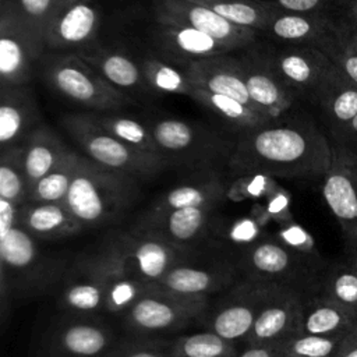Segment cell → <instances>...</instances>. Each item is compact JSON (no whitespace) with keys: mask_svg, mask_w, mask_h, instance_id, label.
<instances>
[{"mask_svg":"<svg viewBox=\"0 0 357 357\" xmlns=\"http://www.w3.org/2000/svg\"><path fill=\"white\" fill-rule=\"evenodd\" d=\"M332 160V141L308 116H286L243 132L227 160L233 176L293 180L324 178Z\"/></svg>","mask_w":357,"mask_h":357,"instance_id":"6da1fadb","label":"cell"},{"mask_svg":"<svg viewBox=\"0 0 357 357\" xmlns=\"http://www.w3.org/2000/svg\"><path fill=\"white\" fill-rule=\"evenodd\" d=\"M148 287L128 278L100 244L96 251L79 255L67 268L61 279L60 305L79 317L95 318L102 312L124 315Z\"/></svg>","mask_w":357,"mask_h":357,"instance_id":"7a4b0ae2","label":"cell"},{"mask_svg":"<svg viewBox=\"0 0 357 357\" xmlns=\"http://www.w3.org/2000/svg\"><path fill=\"white\" fill-rule=\"evenodd\" d=\"M138 180L79 155L64 202L82 227L105 226L117 220L137 199Z\"/></svg>","mask_w":357,"mask_h":357,"instance_id":"3957f363","label":"cell"},{"mask_svg":"<svg viewBox=\"0 0 357 357\" xmlns=\"http://www.w3.org/2000/svg\"><path fill=\"white\" fill-rule=\"evenodd\" d=\"M165 167H187L194 172L227 166L234 141L215 130L181 119H144Z\"/></svg>","mask_w":357,"mask_h":357,"instance_id":"277c9868","label":"cell"},{"mask_svg":"<svg viewBox=\"0 0 357 357\" xmlns=\"http://www.w3.org/2000/svg\"><path fill=\"white\" fill-rule=\"evenodd\" d=\"M36 70L53 92L91 112H119L135 103L75 53L46 50Z\"/></svg>","mask_w":357,"mask_h":357,"instance_id":"5b68a950","label":"cell"},{"mask_svg":"<svg viewBox=\"0 0 357 357\" xmlns=\"http://www.w3.org/2000/svg\"><path fill=\"white\" fill-rule=\"evenodd\" d=\"M250 47L297 99L315 106L326 85L337 74L329 56L317 47L269 43L259 39Z\"/></svg>","mask_w":357,"mask_h":357,"instance_id":"8992f818","label":"cell"},{"mask_svg":"<svg viewBox=\"0 0 357 357\" xmlns=\"http://www.w3.org/2000/svg\"><path fill=\"white\" fill-rule=\"evenodd\" d=\"M247 279L291 287L304 296L318 293L322 266L318 258L276 240L251 244L240 258Z\"/></svg>","mask_w":357,"mask_h":357,"instance_id":"52a82bcc","label":"cell"},{"mask_svg":"<svg viewBox=\"0 0 357 357\" xmlns=\"http://www.w3.org/2000/svg\"><path fill=\"white\" fill-rule=\"evenodd\" d=\"M0 280L17 296H33L61 282L64 262L40 252L35 237L15 225L0 234Z\"/></svg>","mask_w":357,"mask_h":357,"instance_id":"ba28073f","label":"cell"},{"mask_svg":"<svg viewBox=\"0 0 357 357\" xmlns=\"http://www.w3.org/2000/svg\"><path fill=\"white\" fill-rule=\"evenodd\" d=\"M60 126L91 160L105 167L139 180L151 178L166 169L159 160L145 156L117 139L98 124L88 112L64 114L60 119Z\"/></svg>","mask_w":357,"mask_h":357,"instance_id":"9c48e42d","label":"cell"},{"mask_svg":"<svg viewBox=\"0 0 357 357\" xmlns=\"http://www.w3.org/2000/svg\"><path fill=\"white\" fill-rule=\"evenodd\" d=\"M102 245L128 278L142 284L159 282L174 265L194 258L191 248L132 229L110 233Z\"/></svg>","mask_w":357,"mask_h":357,"instance_id":"30bf717a","label":"cell"},{"mask_svg":"<svg viewBox=\"0 0 357 357\" xmlns=\"http://www.w3.org/2000/svg\"><path fill=\"white\" fill-rule=\"evenodd\" d=\"M211 300L183 297L149 286L124 312L126 326L138 336L153 337L205 319Z\"/></svg>","mask_w":357,"mask_h":357,"instance_id":"8fae6325","label":"cell"},{"mask_svg":"<svg viewBox=\"0 0 357 357\" xmlns=\"http://www.w3.org/2000/svg\"><path fill=\"white\" fill-rule=\"evenodd\" d=\"M353 32L346 15L303 14L280 10L269 22L264 36L276 43L317 47L331 56Z\"/></svg>","mask_w":357,"mask_h":357,"instance_id":"7c38bea8","label":"cell"},{"mask_svg":"<svg viewBox=\"0 0 357 357\" xmlns=\"http://www.w3.org/2000/svg\"><path fill=\"white\" fill-rule=\"evenodd\" d=\"M322 197L351 250L357 248V152L332 141V160L322 178Z\"/></svg>","mask_w":357,"mask_h":357,"instance_id":"4fadbf2b","label":"cell"},{"mask_svg":"<svg viewBox=\"0 0 357 357\" xmlns=\"http://www.w3.org/2000/svg\"><path fill=\"white\" fill-rule=\"evenodd\" d=\"M152 18L197 29L234 50L248 47L261 38L258 31L234 25L194 0H152Z\"/></svg>","mask_w":357,"mask_h":357,"instance_id":"5bb4252c","label":"cell"},{"mask_svg":"<svg viewBox=\"0 0 357 357\" xmlns=\"http://www.w3.org/2000/svg\"><path fill=\"white\" fill-rule=\"evenodd\" d=\"M268 283L244 279L236 282L216 305H211L204 319L208 331L226 340L247 339L265 298Z\"/></svg>","mask_w":357,"mask_h":357,"instance_id":"9a60e30c","label":"cell"},{"mask_svg":"<svg viewBox=\"0 0 357 357\" xmlns=\"http://www.w3.org/2000/svg\"><path fill=\"white\" fill-rule=\"evenodd\" d=\"M116 344L114 333L103 322L93 317L73 315L47 329L42 357H105Z\"/></svg>","mask_w":357,"mask_h":357,"instance_id":"2e32d148","label":"cell"},{"mask_svg":"<svg viewBox=\"0 0 357 357\" xmlns=\"http://www.w3.org/2000/svg\"><path fill=\"white\" fill-rule=\"evenodd\" d=\"M303 293L276 283H268L265 298L245 344H282L298 333Z\"/></svg>","mask_w":357,"mask_h":357,"instance_id":"e0dca14e","label":"cell"},{"mask_svg":"<svg viewBox=\"0 0 357 357\" xmlns=\"http://www.w3.org/2000/svg\"><path fill=\"white\" fill-rule=\"evenodd\" d=\"M99 22L93 0H57L46 29V50L77 54L95 43Z\"/></svg>","mask_w":357,"mask_h":357,"instance_id":"ac0fdd59","label":"cell"},{"mask_svg":"<svg viewBox=\"0 0 357 357\" xmlns=\"http://www.w3.org/2000/svg\"><path fill=\"white\" fill-rule=\"evenodd\" d=\"M148 33L155 54L181 68L197 60L237 52L197 29L153 18Z\"/></svg>","mask_w":357,"mask_h":357,"instance_id":"d6986e66","label":"cell"},{"mask_svg":"<svg viewBox=\"0 0 357 357\" xmlns=\"http://www.w3.org/2000/svg\"><path fill=\"white\" fill-rule=\"evenodd\" d=\"M40 56L17 17L0 6V85H29Z\"/></svg>","mask_w":357,"mask_h":357,"instance_id":"ffe728a7","label":"cell"},{"mask_svg":"<svg viewBox=\"0 0 357 357\" xmlns=\"http://www.w3.org/2000/svg\"><path fill=\"white\" fill-rule=\"evenodd\" d=\"M218 205V202H211L206 205L173 209L160 213H151L145 211L131 229L163 241L190 248V245L198 241L205 233L209 216Z\"/></svg>","mask_w":357,"mask_h":357,"instance_id":"44dd1931","label":"cell"},{"mask_svg":"<svg viewBox=\"0 0 357 357\" xmlns=\"http://www.w3.org/2000/svg\"><path fill=\"white\" fill-rule=\"evenodd\" d=\"M236 283V269L227 264H195L194 258L174 265L165 276L149 284L159 290L183 297L211 300Z\"/></svg>","mask_w":357,"mask_h":357,"instance_id":"7402d4cb","label":"cell"},{"mask_svg":"<svg viewBox=\"0 0 357 357\" xmlns=\"http://www.w3.org/2000/svg\"><path fill=\"white\" fill-rule=\"evenodd\" d=\"M234 54L250 98L255 106L272 120L286 114L298 100L296 95L275 77L250 46L234 52Z\"/></svg>","mask_w":357,"mask_h":357,"instance_id":"603a6c76","label":"cell"},{"mask_svg":"<svg viewBox=\"0 0 357 357\" xmlns=\"http://www.w3.org/2000/svg\"><path fill=\"white\" fill-rule=\"evenodd\" d=\"M42 124L29 85H0V149L24 144Z\"/></svg>","mask_w":357,"mask_h":357,"instance_id":"cb8c5ba5","label":"cell"},{"mask_svg":"<svg viewBox=\"0 0 357 357\" xmlns=\"http://www.w3.org/2000/svg\"><path fill=\"white\" fill-rule=\"evenodd\" d=\"M184 71L192 88L226 95L251 109L259 110L250 98L234 52L197 60L185 66Z\"/></svg>","mask_w":357,"mask_h":357,"instance_id":"d4e9b609","label":"cell"},{"mask_svg":"<svg viewBox=\"0 0 357 357\" xmlns=\"http://www.w3.org/2000/svg\"><path fill=\"white\" fill-rule=\"evenodd\" d=\"M77 56L86 61L110 85L134 100V95L148 96L155 93L142 75L137 60L130 57L121 49L102 46L95 42L78 52Z\"/></svg>","mask_w":357,"mask_h":357,"instance_id":"484cf974","label":"cell"},{"mask_svg":"<svg viewBox=\"0 0 357 357\" xmlns=\"http://www.w3.org/2000/svg\"><path fill=\"white\" fill-rule=\"evenodd\" d=\"M226 192L225 173L220 169L199 170L190 181L177 185L162 194L146 212L160 213L173 209L206 205L211 202H220Z\"/></svg>","mask_w":357,"mask_h":357,"instance_id":"4316f807","label":"cell"},{"mask_svg":"<svg viewBox=\"0 0 357 357\" xmlns=\"http://www.w3.org/2000/svg\"><path fill=\"white\" fill-rule=\"evenodd\" d=\"M18 225L33 237L49 240L70 237L84 229L66 202H26L20 208Z\"/></svg>","mask_w":357,"mask_h":357,"instance_id":"83f0119b","label":"cell"},{"mask_svg":"<svg viewBox=\"0 0 357 357\" xmlns=\"http://www.w3.org/2000/svg\"><path fill=\"white\" fill-rule=\"evenodd\" d=\"M357 325V317L319 293L304 297L298 333L337 337L347 335Z\"/></svg>","mask_w":357,"mask_h":357,"instance_id":"f1b7e54d","label":"cell"},{"mask_svg":"<svg viewBox=\"0 0 357 357\" xmlns=\"http://www.w3.org/2000/svg\"><path fill=\"white\" fill-rule=\"evenodd\" d=\"M71 151L53 128L42 123L25 141L24 166L28 190L57 167Z\"/></svg>","mask_w":357,"mask_h":357,"instance_id":"f546056e","label":"cell"},{"mask_svg":"<svg viewBox=\"0 0 357 357\" xmlns=\"http://www.w3.org/2000/svg\"><path fill=\"white\" fill-rule=\"evenodd\" d=\"M188 98L194 99L201 107L229 124L237 135L255 130L272 120L259 110L251 109L230 96L213 93L201 88H192Z\"/></svg>","mask_w":357,"mask_h":357,"instance_id":"4dcf8cb0","label":"cell"},{"mask_svg":"<svg viewBox=\"0 0 357 357\" xmlns=\"http://www.w3.org/2000/svg\"><path fill=\"white\" fill-rule=\"evenodd\" d=\"M317 106L335 139L357 116V86L337 71L321 93Z\"/></svg>","mask_w":357,"mask_h":357,"instance_id":"1f68e13d","label":"cell"},{"mask_svg":"<svg viewBox=\"0 0 357 357\" xmlns=\"http://www.w3.org/2000/svg\"><path fill=\"white\" fill-rule=\"evenodd\" d=\"M88 113L98 124H100L106 131H109L117 139H120L134 151L145 156L153 158L163 165L158 152L156 142L144 120L141 121L134 117L121 114L119 112H88Z\"/></svg>","mask_w":357,"mask_h":357,"instance_id":"d6a6232c","label":"cell"},{"mask_svg":"<svg viewBox=\"0 0 357 357\" xmlns=\"http://www.w3.org/2000/svg\"><path fill=\"white\" fill-rule=\"evenodd\" d=\"M209 7L229 22L258 31H266L272 18L280 11L268 0H194Z\"/></svg>","mask_w":357,"mask_h":357,"instance_id":"836d02e7","label":"cell"},{"mask_svg":"<svg viewBox=\"0 0 357 357\" xmlns=\"http://www.w3.org/2000/svg\"><path fill=\"white\" fill-rule=\"evenodd\" d=\"M318 293L357 317V272L347 259L325 268Z\"/></svg>","mask_w":357,"mask_h":357,"instance_id":"e575fe53","label":"cell"},{"mask_svg":"<svg viewBox=\"0 0 357 357\" xmlns=\"http://www.w3.org/2000/svg\"><path fill=\"white\" fill-rule=\"evenodd\" d=\"M25 142L0 149V198L20 208L28 202V180L24 166Z\"/></svg>","mask_w":357,"mask_h":357,"instance_id":"d590c367","label":"cell"},{"mask_svg":"<svg viewBox=\"0 0 357 357\" xmlns=\"http://www.w3.org/2000/svg\"><path fill=\"white\" fill-rule=\"evenodd\" d=\"M142 75L156 93H180L188 96L192 86L184 68L169 63L159 56H141L135 59Z\"/></svg>","mask_w":357,"mask_h":357,"instance_id":"8d00e7d4","label":"cell"},{"mask_svg":"<svg viewBox=\"0 0 357 357\" xmlns=\"http://www.w3.org/2000/svg\"><path fill=\"white\" fill-rule=\"evenodd\" d=\"M57 0H0V6L17 17L42 54L46 52L45 36Z\"/></svg>","mask_w":357,"mask_h":357,"instance_id":"74e56055","label":"cell"},{"mask_svg":"<svg viewBox=\"0 0 357 357\" xmlns=\"http://www.w3.org/2000/svg\"><path fill=\"white\" fill-rule=\"evenodd\" d=\"M79 153L71 151L63 162L28 190V202H64L74 180Z\"/></svg>","mask_w":357,"mask_h":357,"instance_id":"f35d334b","label":"cell"},{"mask_svg":"<svg viewBox=\"0 0 357 357\" xmlns=\"http://www.w3.org/2000/svg\"><path fill=\"white\" fill-rule=\"evenodd\" d=\"M172 357H236L234 342L226 340L212 331L178 336L170 340Z\"/></svg>","mask_w":357,"mask_h":357,"instance_id":"ab89813d","label":"cell"},{"mask_svg":"<svg viewBox=\"0 0 357 357\" xmlns=\"http://www.w3.org/2000/svg\"><path fill=\"white\" fill-rule=\"evenodd\" d=\"M344 336L294 335L282 344V357H335Z\"/></svg>","mask_w":357,"mask_h":357,"instance_id":"60d3db41","label":"cell"},{"mask_svg":"<svg viewBox=\"0 0 357 357\" xmlns=\"http://www.w3.org/2000/svg\"><path fill=\"white\" fill-rule=\"evenodd\" d=\"M105 357H172L170 340L139 336L116 344Z\"/></svg>","mask_w":357,"mask_h":357,"instance_id":"b9f144b4","label":"cell"},{"mask_svg":"<svg viewBox=\"0 0 357 357\" xmlns=\"http://www.w3.org/2000/svg\"><path fill=\"white\" fill-rule=\"evenodd\" d=\"M275 7L289 13L326 14L347 17L350 0H268Z\"/></svg>","mask_w":357,"mask_h":357,"instance_id":"7bdbcfd3","label":"cell"},{"mask_svg":"<svg viewBox=\"0 0 357 357\" xmlns=\"http://www.w3.org/2000/svg\"><path fill=\"white\" fill-rule=\"evenodd\" d=\"M329 59L337 71L357 86V33L353 32L343 43H340Z\"/></svg>","mask_w":357,"mask_h":357,"instance_id":"ee69618b","label":"cell"},{"mask_svg":"<svg viewBox=\"0 0 357 357\" xmlns=\"http://www.w3.org/2000/svg\"><path fill=\"white\" fill-rule=\"evenodd\" d=\"M20 206L4 198H0V234L18 225Z\"/></svg>","mask_w":357,"mask_h":357,"instance_id":"f6af8a7d","label":"cell"},{"mask_svg":"<svg viewBox=\"0 0 357 357\" xmlns=\"http://www.w3.org/2000/svg\"><path fill=\"white\" fill-rule=\"evenodd\" d=\"M282 344H251L236 357H282Z\"/></svg>","mask_w":357,"mask_h":357,"instance_id":"bcb514c9","label":"cell"},{"mask_svg":"<svg viewBox=\"0 0 357 357\" xmlns=\"http://www.w3.org/2000/svg\"><path fill=\"white\" fill-rule=\"evenodd\" d=\"M335 357H357V325L342 339Z\"/></svg>","mask_w":357,"mask_h":357,"instance_id":"7dc6e473","label":"cell"},{"mask_svg":"<svg viewBox=\"0 0 357 357\" xmlns=\"http://www.w3.org/2000/svg\"><path fill=\"white\" fill-rule=\"evenodd\" d=\"M331 141L346 145L347 148L357 152V116L346 126V128L340 132L339 137H336L335 139H331Z\"/></svg>","mask_w":357,"mask_h":357,"instance_id":"c3c4849f","label":"cell"},{"mask_svg":"<svg viewBox=\"0 0 357 357\" xmlns=\"http://www.w3.org/2000/svg\"><path fill=\"white\" fill-rule=\"evenodd\" d=\"M347 18H349L354 32L357 33V0H350L349 7H347Z\"/></svg>","mask_w":357,"mask_h":357,"instance_id":"681fc988","label":"cell"},{"mask_svg":"<svg viewBox=\"0 0 357 357\" xmlns=\"http://www.w3.org/2000/svg\"><path fill=\"white\" fill-rule=\"evenodd\" d=\"M347 261H349V264H350V265L354 268V271L357 272V248L351 250L350 255L347 257Z\"/></svg>","mask_w":357,"mask_h":357,"instance_id":"f907efd6","label":"cell"}]
</instances>
